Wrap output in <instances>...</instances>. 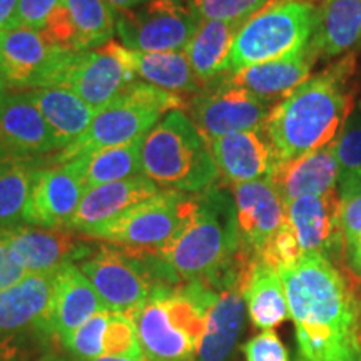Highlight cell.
Masks as SVG:
<instances>
[{"label":"cell","mask_w":361,"mask_h":361,"mask_svg":"<svg viewBox=\"0 0 361 361\" xmlns=\"http://www.w3.org/2000/svg\"><path fill=\"white\" fill-rule=\"evenodd\" d=\"M358 343L361 345V329H360V336H358Z\"/></svg>","instance_id":"obj_52"},{"label":"cell","mask_w":361,"mask_h":361,"mask_svg":"<svg viewBox=\"0 0 361 361\" xmlns=\"http://www.w3.org/2000/svg\"><path fill=\"white\" fill-rule=\"evenodd\" d=\"M303 2H310V4H313V0H303Z\"/></svg>","instance_id":"obj_53"},{"label":"cell","mask_w":361,"mask_h":361,"mask_svg":"<svg viewBox=\"0 0 361 361\" xmlns=\"http://www.w3.org/2000/svg\"><path fill=\"white\" fill-rule=\"evenodd\" d=\"M74 361L97 358L142 360L137 329L128 314L102 310L62 341Z\"/></svg>","instance_id":"obj_20"},{"label":"cell","mask_w":361,"mask_h":361,"mask_svg":"<svg viewBox=\"0 0 361 361\" xmlns=\"http://www.w3.org/2000/svg\"><path fill=\"white\" fill-rule=\"evenodd\" d=\"M47 156L0 154V231L25 224V209Z\"/></svg>","instance_id":"obj_30"},{"label":"cell","mask_w":361,"mask_h":361,"mask_svg":"<svg viewBox=\"0 0 361 361\" xmlns=\"http://www.w3.org/2000/svg\"><path fill=\"white\" fill-rule=\"evenodd\" d=\"M42 34L66 51H92L114 37L116 11L107 0H62Z\"/></svg>","instance_id":"obj_16"},{"label":"cell","mask_w":361,"mask_h":361,"mask_svg":"<svg viewBox=\"0 0 361 361\" xmlns=\"http://www.w3.org/2000/svg\"><path fill=\"white\" fill-rule=\"evenodd\" d=\"M183 109H188V102L179 94L137 80L97 112L96 119L78 141L49 156V161L51 164H62L101 149L139 141L156 128L162 116Z\"/></svg>","instance_id":"obj_6"},{"label":"cell","mask_w":361,"mask_h":361,"mask_svg":"<svg viewBox=\"0 0 361 361\" xmlns=\"http://www.w3.org/2000/svg\"><path fill=\"white\" fill-rule=\"evenodd\" d=\"M142 142L144 137L126 146H117L75 157L84 184L87 189L102 184L119 183L142 176Z\"/></svg>","instance_id":"obj_34"},{"label":"cell","mask_w":361,"mask_h":361,"mask_svg":"<svg viewBox=\"0 0 361 361\" xmlns=\"http://www.w3.org/2000/svg\"><path fill=\"white\" fill-rule=\"evenodd\" d=\"M234 206L241 245L256 259L286 223V204L269 178L234 184Z\"/></svg>","instance_id":"obj_18"},{"label":"cell","mask_w":361,"mask_h":361,"mask_svg":"<svg viewBox=\"0 0 361 361\" xmlns=\"http://www.w3.org/2000/svg\"><path fill=\"white\" fill-rule=\"evenodd\" d=\"M13 259L27 274L56 273L67 264H78L97 250V239L71 229H51L22 224L0 231Z\"/></svg>","instance_id":"obj_14"},{"label":"cell","mask_w":361,"mask_h":361,"mask_svg":"<svg viewBox=\"0 0 361 361\" xmlns=\"http://www.w3.org/2000/svg\"><path fill=\"white\" fill-rule=\"evenodd\" d=\"M197 194L162 189L89 238L134 252L157 255L192 218Z\"/></svg>","instance_id":"obj_9"},{"label":"cell","mask_w":361,"mask_h":361,"mask_svg":"<svg viewBox=\"0 0 361 361\" xmlns=\"http://www.w3.org/2000/svg\"><path fill=\"white\" fill-rule=\"evenodd\" d=\"M85 188L78 161L49 164L35 179L25 209V224L67 229L82 201Z\"/></svg>","instance_id":"obj_17"},{"label":"cell","mask_w":361,"mask_h":361,"mask_svg":"<svg viewBox=\"0 0 361 361\" xmlns=\"http://www.w3.org/2000/svg\"><path fill=\"white\" fill-rule=\"evenodd\" d=\"M129 64L142 82L168 92L200 94V82L184 51L178 52H135L129 51Z\"/></svg>","instance_id":"obj_32"},{"label":"cell","mask_w":361,"mask_h":361,"mask_svg":"<svg viewBox=\"0 0 361 361\" xmlns=\"http://www.w3.org/2000/svg\"><path fill=\"white\" fill-rule=\"evenodd\" d=\"M27 94L51 128L59 151L78 141L99 112L74 92L62 87H35L27 90Z\"/></svg>","instance_id":"obj_29"},{"label":"cell","mask_w":361,"mask_h":361,"mask_svg":"<svg viewBox=\"0 0 361 361\" xmlns=\"http://www.w3.org/2000/svg\"><path fill=\"white\" fill-rule=\"evenodd\" d=\"M78 266L94 286L104 308L129 318L161 284L152 255L128 251L107 243H99L97 250Z\"/></svg>","instance_id":"obj_10"},{"label":"cell","mask_w":361,"mask_h":361,"mask_svg":"<svg viewBox=\"0 0 361 361\" xmlns=\"http://www.w3.org/2000/svg\"><path fill=\"white\" fill-rule=\"evenodd\" d=\"M316 61L318 57L308 45L286 57L245 67L236 72H224V75L228 82L276 107L293 90L310 79Z\"/></svg>","instance_id":"obj_25"},{"label":"cell","mask_w":361,"mask_h":361,"mask_svg":"<svg viewBox=\"0 0 361 361\" xmlns=\"http://www.w3.org/2000/svg\"><path fill=\"white\" fill-rule=\"evenodd\" d=\"M243 24L238 22L200 20L192 39L184 49L189 64L202 85L224 74L226 61L231 52L234 37Z\"/></svg>","instance_id":"obj_31"},{"label":"cell","mask_w":361,"mask_h":361,"mask_svg":"<svg viewBox=\"0 0 361 361\" xmlns=\"http://www.w3.org/2000/svg\"><path fill=\"white\" fill-rule=\"evenodd\" d=\"M25 271L22 266L13 259L11 250H8L7 243L4 241L2 234H0V291L7 290L19 283L25 276Z\"/></svg>","instance_id":"obj_41"},{"label":"cell","mask_w":361,"mask_h":361,"mask_svg":"<svg viewBox=\"0 0 361 361\" xmlns=\"http://www.w3.org/2000/svg\"><path fill=\"white\" fill-rule=\"evenodd\" d=\"M25 345L16 341L0 340V361H20Z\"/></svg>","instance_id":"obj_43"},{"label":"cell","mask_w":361,"mask_h":361,"mask_svg":"<svg viewBox=\"0 0 361 361\" xmlns=\"http://www.w3.org/2000/svg\"><path fill=\"white\" fill-rule=\"evenodd\" d=\"M341 168L333 144L310 152L298 159L279 162L271 174L274 188L284 204L305 196H323L336 191Z\"/></svg>","instance_id":"obj_26"},{"label":"cell","mask_w":361,"mask_h":361,"mask_svg":"<svg viewBox=\"0 0 361 361\" xmlns=\"http://www.w3.org/2000/svg\"><path fill=\"white\" fill-rule=\"evenodd\" d=\"M353 361H361V345H360V348H358V351H356V355H355V358H353Z\"/></svg>","instance_id":"obj_50"},{"label":"cell","mask_w":361,"mask_h":361,"mask_svg":"<svg viewBox=\"0 0 361 361\" xmlns=\"http://www.w3.org/2000/svg\"><path fill=\"white\" fill-rule=\"evenodd\" d=\"M137 80L129 64V49L111 40L92 51H62L39 87L67 89L101 111Z\"/></svg>","instance_id":"obj_8"},{"label":"cell","mask_w":361,"mask_h":361,"mask_svg":"<svg viewBox=\"0 0 361 361\" xmlns=\"http://www.w3.org/2000/svg\"><path fill=\"white\" fill-rule=\"evenodd\" d=\"M301 256H303V252H301L295 233H293L291 226L286 219V223L276 233V236L271 239L269 245L261 252L259 261L269 266V268L279 271L298 263Z\"/></svg>","instance_id":"obj_37"},{"label":"cell","mask_w":361,"mask_h":361,"mask_svg":"<svg viewBox=\"0 0 361 361\" xmlns=\"http://www.w3.org/2000/svg\"><path fill=\"white\" fill-rule=\"evenodd\" d=\"M346 247H348L351 264H353L355 269H358L361 266V233L358 234V238H356L355 241H351Z\"/></svg>","instance_id":"obj_45"},{"label":"cell","mask_w":361,"mask_h":361,"mask_svg":"<svg viewBox=\"0 0 361 361\" xmlns=\"http://www.w3.org/2000/svg\"><path fill=\"white\" fill-rule=\"evenodd\" d=\"M6 96H7V84L2 78V72H0V101H2V99Z\"/></svg>","instance_id":"obj_47"},{"label":"cell","mask_w":361,"mask_h":361,"mask_svg":"<svg viewBox=\"0 0 361 361\" xmlns=\"http://www.w3.org/2000/svg\"><path fill=\"white\" fill-rule=\"evenodd\" d=\"M104 308L96 290L78 264H67L57 271L56 295L49 314V333L61 343L71 333Z\"/></svg>","instance_id":"obj_27"},{"label":"cell","mask_w":361,"mask_h":361,"mask_svg":"<svg viewBox=\"0 0 361 361\" xmlns=\"http://www.w3.org/2000/svg\"><path fill=\"white\" fill-rule=\"evenodd\" d=\"M356 273H358V274H360V276H361V266H360V268H358V269H356Z\"/></svg>","instance_id":"obj_51"},{"label":"cell","mask_w":361,"mask_h":361,"mask_svg":"<svg viewBox=\"0 0 361 361\" xmlns=\"http://www.w3.org/2000/svg\"><path fill=\"white\" fill-rule=\"evenodd\" d=\"M241 251L234 197L219 184L197 192L192 218L157 256L179 284L207 279Z\"/></svg>","instance_id":"obj_4"},{"label":"cell","mask_w":361,"mask_h":361,"mask_svg":"<svg viewBox=\"0 0 361 361\" xmlns=\"http://www.w3.org/2000/svg\"><path fill=\"white\" fill-rule=\"evenodd\" d=\"M219 174L234 184L271 178L279 164L264 129L241 130L209 142Z\"/></svg>","instance_id":"obj_23"},{"label":"cell","mask_w":361,"mask_h":361,"mask_svg":"<svg viewBox=\"0 0 361 361\" xmlns=\"http://www.w3.org/2000/svg\"><path fill=\"white\" fill-rule=\"evenodd\" d=\"M255 264L256 261L241 251L219 273L202 279L216 288V296L207 310L204 335L192 361H236L247 311L245 288Z\"/></svg>","instance_id":"obj_11"},{"label":"cell","mask_w":361,"mask_h":361,"mask_svg":"<svg viewBox=\"0 0 361 361\" xmlns=\"http://www.w3.org/2000/svg\"><path fill=\"white\" fill-rule=\"evenodd\" d=\"M338 186H340L338 194H340L341 200L361 192V169L356 171V173L341 174L340 180H338Z\"/></svg>","instance_id":"obj_42"},{"label":"cell","mask_w":361,"mask_h":361,"mask_svg":"<svg viewBox=\"0 0 361 361\" xmlns=\"http://www.w3.org/2000/svg\"><path fill=\"white\" fill-rule=\"evenodd\" d=\"M142 173L162 189L197 194L216 184L219 169L209 142L184 111H171L144 137Z\"/></svg>","instance_id":"obj_5"},{"label":"cell","mask_w":361,"mask_h":361,"mask_svg":"<svg viewBox=\"0 0 361 361\" xmlns=\"http://www.w3.org/2000/svg\"><path fill=\"white\" fill-rule=\"evenodd\" d=\"M57 151L56 137L29 94H7L0 101V154L51 156Z\"/></svg>","instance_id":"obj_24"},{"label":"cell","mask_w":361,"mask_h":361,"mask_svg":"<svg viewBox=\"0 0 361 361\" xmlns=\"http://www.w3.org/2000/svg\"><path fill=\"white\" fill-rule=\"evenodd\" d=\"M271 2L281 0H188V7L197 20L245 24L250 17L263 11Z\"/></svg>","instance_id":"obj_35"},{"label":"cell","mask_w":361,"mask_h":361,"mask_svg":"<svg viewBox=\"0 0 361 361\" xmlns=\"http://www.w3.org/2000/svg\"><path fill=\"white\" fill-rule=\"evenodd\" d=\"M356 54L348 52L271 111L264 130L279 162L298 159L336 141L356 109Z\"/></svg>","instance_id":"obj_2"},{"label":"cell","mask_w":361,"mask_h":361,"mask_svg":"<svg viewBox=\"0 0 361 361\" xmlns=\"http://www.w3.org/2000/svg\"><path fill=\"white\" fill-rule=\"evenodd\" d=\"M247 314L259 329H273L290 319L286 295L276 269L258 261L252 266L245 288Z\"/></svg>","instance_id":"obj_33"},{"label":"cell","mask_w":361,"mask_h":361,"mask_svg":"<svg viewBox=\"0 0 361 361\" xmlns=\"http://www.w3.org/2000/svg\"><path fill=\"white\" fill-rule=\"evenodd\" d=\"M161 191L162 188L144 174L87 189L67 229L89 238L97 229L121 218L134 206L151 200Z\"/></svg>","instance_id":"obj_22"},{"label":"cell","mask_w":361,"mask_h":361,"mask_svg":"<svg viewBox=\"0 0 361 361\" xmlns=\"http://www.w3.org/2000/svg\"><path fill=\"white\" fill-rule=\"evenodd\" d=\"M56 284L57 271L25 274L19 283L0 291V340L29 345L52 338L49 314Z\"/></svg>","instance_id":"obj_15"},{"label":"cell","mask_w":361,"mask_h":361,"mask_svg":"<svg viewBox=\"0 0 361 361\" xmlns=\"http://www.w3.org/2000/svg\"><path fill=\"white\" fill-rule=\"evenodd\" d=\"M274 106L228 82L224 74L188 102L189 117L207 142L241 130L264 129Z\"/></svg>","instance_id":"obj_13"},{"label":"cell","mask_w":361,"mask_h":361,"mask_svg":"<svg viewBox=\"0 0 361 361\" xmlns=\"http://www.w3.org/2000/svg\"><path fill=\"white\" fill-rule=\"evenodd\" d=\"M19 0H0V30L11 29Z\"/></svg>","instance_id":"obj_44"},{"label":"cell","mask_w":361,"mask_h":361,"mask_svg":"<svg viewBox=\"0 0 361 361\" xmlns=\"http://www.w3.org/2000/svg\"><path fill=\"white\" fill-rule=\"evenodd\" d=\"M107 2H109L111 6L114 7V11L117 12V11H126V8L137 6V4L146 2V0H107Z\"/></svg>","instance_id":"obj_46"},{"label":"cell","mask_w":361,"mask_h":361,"mask_svg":"<svg viewBox=\"0 0 361 361\" xmlns=\"http://www.w3.org/2000/svg\"><path fill=\"white\" fill-rule=\"evenodd\" d=\"M314 17V4L303 0L271 2L238 30L224 72L276 61L308 47Z\"/></svg>","instance_id":"obj_7"},{"label":"cell","mask_w":361,"mask_h":361,"mask_svg":"<svg viewBox=\"0 0 361 361\" xmlns=\"http://www.w3.org/2000/svg\"><path fill=\"white\" fill-rule=\"evenodd\" d=\"M340 223L343 238H345V245L348 246L361 233V192L341 200Z\"/></svg>","instance_id":"obj_40"},{"label":"cell","mask_w":361,"mask_h":361,"mask_svg":"<svg viewBox=\"0 0 361 361\" xmlns=\"http://www.w3.org/2000/svg\"><path fill=\"white\" fill-rule=\"evenodd\" d=\"M340 194L298 197L286 204V216L303 255H322L335 261L345 247L340 223Z\"/></svg>","instance_id":"obj_19"},{"label":"cell","mask_w":361,"mask_h":361,"mask_svg":"<svg viewBox=\"0 0 361 361\" xmlns=\"http://www.w3.org/2000/svg\"><path fill=\"white\" fill-rule=\"evenodd\" d=\"M29 361H64V360L57 358V356H54V355H44V356H40L39 360H29Z\"/></svg>","instance_id":"obj_49"},{"label":"cell","mask_w":361,"mask_h":361,"mask_svg":"<svg viewBox=\"0 0 361 361\" xmlns=\"http://www.w3.org/2000/svg\"><path fill=\"white\" fill-rule=\"evenodd\" d=\"M90 361H151L147 358L142 360H133V358H97V360H90Z\"/></svg>","instance_id":"obj_48"},{"label":"cell","mask_w":361,"mask_h":361,"mask_svg":"<svg viewBox=\"0 0 361 361\" xmlns=\"http://www.w3.org/2000/svg\"><path fill=\"white\" fill-rule=\"evenodd\" d=\"M341 174L356 173L361 169V114L353 112L348 123L333 142ZM340 174V176H341Z\"/></svg>","instance_id":"obj_36"},{"label":"cell","mask_w":361,"mask_h":361,"mask_svg":"<svg viewBox=\"0 0 361 361\" xmlns=\"http://www.w3.org/2000/svg\"><path fill=\"white\" fill-rule=\"evenodd\" d=\"M246 361H290L286 346L274 329H264L258 336L243 345Z\"/></svg>","instance_id":"obj_39"},{"label":"cell","mask_w":361,"mask_h":361,"mask_svg":"<svg viewBox=\"0 0 361 361\" xmlns=\"http://www.w3.org/2000/svg\"><path fill=\"white\" fill-rule=\"evenodd\" d=\"M200 20L183 0H146L116 12V34L135 52H178L186 49Z\"/></svg>","instance_id":"obj_12"},{"label":"cell","mask_w":361,"mask_h":361,"mask_svg":"<svg viewBox=\"0 0 361 361\" xmlns=\"http://www.w3.org/2000/svg\"><path fill=\"white\" fill-rule=\"evenodd\" d=\"M62 0H19L12 27L42 30Z\"/></svg>","instance_id":"obj_38"},{"label":"cell","mask_w":361,"mask_h":361,"mask_svg":"<svg viewBox=\"0 0 361 361\" xmlns=\"http://www.w3.org/2000/svg\"><path fill=\"white\" fill-rule=\"evenodd\" d=\"M361 40V0H322L316 8L311 51L333 59L348 54Z\"/></svg>","instance_id":"obj_28"},{"label":"cell","mask_w":361,"mask_h":361,"mask_svg":"<svg viewBox=\"0 0 361 361\" xmlns=\"http://www.w3.org/2000/svg\"><path fill=\"white\" fill-rule=\"evenodd\" d=\"M214 296L216 288L202 279L178 286L157 284L130 318L137 329L144 358L192 361Z\"/></svg>","instance_id":"obj_3"},{"label":"cell","mask_w":361,"mask_h":361,"mask_svg":"<svg viewBox=\"0 0 361 361\" xmlns=\"http://www.w3.org/2000/svg\"><path fill=\"white\" fill-rule=\"evenodd\" d=\"M278 273L296 326L298 361H353L361 305L345 274L322 255H303Z\"/></svg>","instance_id":"obj_1"},{"label":"cell","mask_w":361,"mask_h":361,"mask_svg":"<svg viewBox=\"0 0 361 361\" xmlns=\"http://www.w3.org/2000/svg\"><path fill=\"white\" fill-rule=\"evenodd\" d=\"M62 51L66 49L49 42L40 30L25 27L0 30V72L7 87H39Z\"/></svg>","instance_id":"obj_21"}]
</instances>
